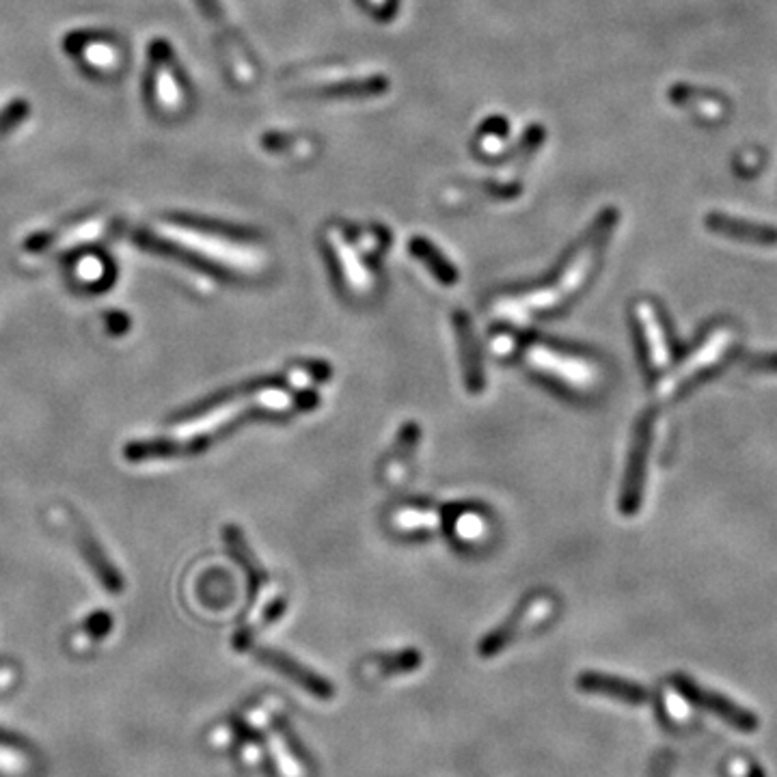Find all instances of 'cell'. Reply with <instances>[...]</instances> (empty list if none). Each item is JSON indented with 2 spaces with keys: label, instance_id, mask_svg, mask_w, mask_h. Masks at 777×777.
Returning <instances> with one entry per match:
<instances>
[{
  "label": "cell",
  "instance_id": "9",
  "mask_svg": "<svg viewBox=\"0 0 777 777\" xmlns=\"http://www.w3.org/2000/svg\"><path fill=\"white\" fill-rule=\"evenodd\" d=\"M74 540H76V547H78L80 555H83V560L89 564L93 575L98 577V581L104 585V590L111 592V594L124 592V577H121V572L111 562V557L106 555V551L102 549V544L95 540L89 527L76 521Z\"/></svg>",
  "mask_w": 777,
  "mask_h": 777
},
{
  "label": "cell",
  "instance_id": "12",
  "mask_svg": "<svg viewBox=\"0 0 777 777\" xmlns=\"http://www.w3.org/2000/svg\"><path fill=\"white\" fill-rule=\"evenodd\" d=\"M706 227L719 236L741 240L747 244H758V247H775L777 244V229L758 225L752 221H743V218L728 216V214H719V212L708 214Z\"/></svg>",
  "mask_w": 777,
  "mask_h": 777
},
{
  "label": "cell",
  "instance_id": "7",
  "mask_svg": "<svg viewBox=\"0 0 777 777\" xmlns=\"http://www.w3.org/2000/svg\"><path fill=\"white\" fill-rule=\"evenodd\" d=\"M674 685L683 691L687 698L693 702V706L704 708V711H711L719 719H724L726 724H730L734 730L752 734L758 730V719L754 713H749L747 708L739 706L736 702L728 700L726 695H719L711 689H702L700 685H695L693 680L685 676H676Z\"/></svg>",
  "mask_w": 777,
  "mask_h": 777
},
{
  "label": "cell",
  "instance_id": "14",
  "mask_svg": "<svg viewBox=\"0 0 777 777\" xmlns=\"http://www.w3.org/2000/svg\"><path fill=\"white\" fill-rule=\"evenodd\" d=\"M577 685L585 693L605 695V698L618 700V702L631 704V706H639V704L648 702V691L642 685L631 683V680H624V678L607 676L601 672H583L577 680Z\"/></svg>",
  "mask_w": 777,
  "mask_h": 777
},
{
  "label": "cell",
  "instance_id": "18",
  "mask_svg": "<svg viewBox=\"0 0 777 777\" xmlns=\"http://www.w3.org/2000/svg\"><path fill=\"white\" fill-rule=\"evenodd\" d=\"M348 240H344L342 236L337 234V231H331V249L335 251V257L339 266H342V272H344V279L348 283V288L352 292H367L372 288V275L367 272V268L361 264L359 255L354 253L350 249V244H346Z\"/></svg>",
  "mask_w": 777,
  "mask_h": 777
},
{
  "label": "cell",
  "instance_id": "10",
  "mask_svg": "<svg viewBox=\"0 0 777 777\" xmlns=\"http://www.w3.org/2000/svg\"><path fill=\"white\" fill-rule=\"evenodd\" d=\"M259 715H262V732H264V739L268 743L270 754H272V758H275L279 775L281 777H307L301 749L294 745V739H292V734L288 732V728L279 724V721H277V726L272 724V719H268L266 713H259Z\"/></svg>",
  "mask_w": 777,
  "mask_h": 777
},
{
  "label": "cell",
  "instance_id": "25",
  "mask_svg": "<svg viewBox=\"0 0 777 777\" xmlns=\"http://www.w3.org/2000/svg\"><path fill=\"white\" fill-rule=\"evenodd\" d=\"M374 665L380 676L408 674L421 665V654L417 650H406L400 654H391V657H385V659H376Z\"/></svg>",
  "mask_w": 777,
  "mask_h": 777
},
{
  "label": "cell",
  "instance_id": "8",
  "mask_svg": "<svg viewBox=\"0 0 777 777\" xmlns=\"http://www.w3.org/2000/svg\"><path fill=\"white\" fill-rule=\"evenodd\" d=\"M635 320L639 326V335H642V342H644L648 367L652 372L665 370V367L670 365L672 352H670V344H667L665 326L659 318V311L654 309L652 303L642 301L635 305Z\"/></svg>",
  "mask_w": 777,
  "mask_h": 777
},
{
  "label": "cell",
  "instance_id": "23",
  "mask_svg": "<svg viewBox=\"0 0 777 777\" xmlns=\"http://www.w3.org/2000/svg\"><path fill=\"white\" fill-rule=\"evenodd\" d=\"M225 538H227V544H229L231 553H234V555L238 557V562H240L244 568H247L249 577H251L255 583L262 585V583L266 581L264 570H262V566L257 564V560H255V557H253L251 549L247 547V542H244V538L240 536V531H238V529H234V527H229V529H227V536H225Z\"/></svg>",
  "mask_w": 777,
  "mask_h": 777
},
{
  "label": "cell",
  "instance_id": "4",
  "mask_svg": "<svg viewBox=\"0 0 777 777\" xmlns=\"http://www.w3.org/2000/svg\"><path fill=\"white\" fill-rule=\"evenodd\" d=\"M553 609H555V603H553L551 596H547V594L534 596L529 603H525L521 607V611H516L506 624L499 626V629H495L493 633L482 639L480 654L484 659L495 657L497 652L506 650L512 642H516V637L534 631L538 624H542L551 616Z\"/></svg>",
  "mask_w": 777,
  "mask_h": 777
},
{
  "label": "cell",
  "instance_id": "24",
  "mask_svg": "<svg viewBox=\"0 0 777 777\" xmlns=\"http://www.w3.org/2000/svg\"><path fill=\"white\" fill-rule=\"evenodd\" d=\"M663 706H665V713H667V717H670L672 724L685 726L691 721L693 702L676 685H672L670 689H665Z\"/></svg>",
  "mask_w": 777,
  "mask_h": 777
},
{
  "label": "cell",
  "instance_id": "16",
  "mask_svg": "<svg viewBox=\"0 0 777 777\" xmlns=\"http://www.w3.org/2000/svg\"><path fill=\"white\" fill-rule=\"evenodd\" d=\"M106 231V221L104 218H91V221H85V223H78L74 225L72 229H63V231H57V234H44V236H37L29 242V249L31 251H48V249H54V247H72V244H80L85 240H93L102 236Z\"/></svg>",
  "mask_w": 777,
  "mask_h": 777
},
{
  "label": "cell",
  "instance_id": "29",
  "mask_svg": "<svg viewBox=\"0 0 777 777\" xmlns=\"http://www.w3.org/2000/svg\"><path fill=\"white\" fill-rule=\"evenodd\" d=\"M102 262L98 257H87L80 262V275H83V279H100V272H102Z\"/></svg>",
  "mask_w": 777,
  "mask_h": 777
},
{
  "label": "cell",
  "instance_id": "6",
  "mask_svg": "<svg viewBox=\"0 0 777 777\" xmlns=\"http://www.w3.org/2000/svg\"><path fill=\"white\" fill-rule=\"evenodd\" d=\"M732 342H734V333L732 331L717 329L698 350L691 354V357L683 365L678 367L676 372H672L670 376L663 380V383L659 385V395H661V398H667V395L678 393L680 389H685L695 376H700L706 370H711V367L728 352Z\"/></svg>",
  "mask_w": 777,
  "mask_h": 777
},
{
  "label": "cell",
  "instance_id": "2",
  "mask_svg": "<svg viewBox=\"0 0 777 777\" xmlns=\"http://www.w3.org/2000/svg\"><path fill=\"white\" fill-rule=\"evenodd\" d=\"M167 238L193 253L199 262L218 272H257L264 264V253L251 244L229 236L227 231L203 227L193 221H169Z\"/></svg>",
  "mask_w": 777,
  "mask_h": 777
},
{
  "label": "cell",
  "instance_id": "21",
  "mask_svg": "<svg viewBox=\"0 0 777 777\" xmlns=\"http://www.w3.org/2000/svg\"><path fill=\"white\" fill-rule=\"evenodd\" d=\"M411 249H413L415 255L421 257V262L428 264V268L434 272L436 279L443 281L445 285H454L456 283L458 275H456L454 266L449 264L443 255H439V251L432 249L430 244H426L424 240H413Z\"/></svg>",
  "mask_w": 777,
  "mask_h": 777
},
{
  "label": "cell",
  "instance_id": "28",
  "mask_svg": "<svg viewBox=\"0 0 777 777\" xmlns=\"http://www.w3.org/2000/svg\"><path fill=\"white\" fill-rule=\"evenodd\" d=\"M672 769H674V756L661 754L657 760H654L650 777H672Z\"/></svg>",
  "mask_w": 777,
  "mask_h": 777
},
{
  "label": "cell",
  "instance_id": "22",
  "mask_svg": "<svg viewBox=\"0 0 777 777\" xmlns=\"http://www.w3.org/2000/svg\"><path fill=\"white\" fill-rule=\"evenodd\" d=\"M454 534H456L458 540L467 542V544L482 542L486 538V534H488L486 518L480 512H475V510L460 512L456 516V521H454Z\"/></svg>",
  "mask_w": 777,
  "mask_h": 777
},
{
  "label": "cell",
  "instance_id": "1",
  "mask_svg": "<svg viewBox=\"0 0 777 777\" xmlns=\"http://www.w3.org/2000/svg\"><path fill=\"white\" fill-rule=\"evenodd\" d=\"M613 223H616V214L613 212L605 214L590 231V238H585L581 247H577V251L572 253L568 264L560 270V275H557L555 281L542 285L538 290H531L523 296L510 298V301H506L501 307L503 313L512 318H521V316H529V313L555 309L557 305L568 301V298L585 283V279H588L596 257L601 253L609 231L613 229Z\"/></svg>",
  "mask_w": 777,
  "mask_h": 777
},
{
  "label": "cell",
  "instance_id": "27",
  "mask_svg": "<svg viewBox=\"0 0 777 777\" xmlns=\"http://www.w3.org/2000/svg\"><path fill=\"white\" fill-rule=\"evenodd\" d=\"M728 777H765L760 769H756L747 758L736 756L726 765Z\"/></svg>",
  "mask_w": 777,
  "mask_h": 777
},
{
  "label": "cell",
  "instance_id": "5",
  "mask_svg": "<svg viewBox=\"0 0 777 777\" xmlns=\"http://www.w3.org/2000/svg\"><path fill=\"white\" fill-rule=\"evenodd\" d=\"M650 441H652V417L648 415L637 424L629 462H626V473H624L622 493H620V512H624L626 516H633L639 508H642Z\"/></svg>",
  "mask_w": 777,
  "mask_h": 777
},
{
  "label": "cell",
  "instance_id": "11",
  "mask_svg": "<svg viewBox=\"0 0 777 777\" xmlns=\"http://www.w3.org/2000/svg\"><path fill=\"white\" fill-rule=\"evenodd\" d=\"M259 659H262L268 667H272V670H277L281 676L292 680L294 685L305 689L309 695H313V698L333 700L335 689L329 680H324L303 663L294 661L292 657H288V654H283L279 650H262L259 652Z\"/></svg>",
  "mask_w": 777,
  "mask_h": 777
},
{
  "label": "cell",
  "instance_id": "20",
  "mask_svg": "<svg viewBox=\"0 0 777 777\" xmlns=\"http://www.w3.org/2000/svg\"><path fill=\"white\" fill-rule=\"evenodd\" d=\"M393 525L400 531H430L441 525V514L430 508H402L393 514Z\"/></svg>",
  "mask_w": 777,
  "mask_h": 777
},
{
  "label": "cell",
  "instance_id": "3",
  "mask_svg": "<svg viewBox=\"0 0 777 777\" xmlns=\"http://www.w3.org/2000/svg\"><path fill=\"white\" fill-rule=\"evenodd\" d=\"M525 361L542 376L553 378L555 383L572 391H590L598 383L596 367L588 359L547 344H529L525 350Z\"/></svg>",
  "mask_w": 777,
  "mask_h": 777
},
{
  "label": "cell",
  "instance_id": "15",
  "mask_svg": "<svg viewBox=\"0 0 777 777\" xmlns=\"http://www.w3.org/2000/svg\"><path fill=\"white\" fill-rule=\"evenodd\" d=\"M454 326H456V337H458V346H460L462 370H465V385L471 393H480L486 385V378H484V367L480 361V348H477V339L473 333L471 320L462 311H456L454 313Z\"/></svg>",
  "mask_w": 777,
  "mask_h": 777
},
{
  "label": "cell",
  "instance_id": "19",
  "mask_svg": "<svg viewBox=\"0 0 777 777\" xmlns=\"http://www.w3.org/2000/svg\"><path fill=\"white\" fill-rule=\"evenodd\" d=\"M670 95H672L674 102H678V106L689 108V111H693L695 115L702 117V119L715 121V119L724 117V113H726L724 104H721L719 100L711 98V95H706V93L695 91V89L676 87V89L670 91Z\"/></svg>",
  "mask_w": 777,
  "mask_h": 777
},
{
  "label": "cell",
  "instance_id": "17",
  "mask_svg": "<svg viewBox=\"0 0 777 777\" xmlns=\"http://www.w3.org/2000/svg\"><path fill=\"white\" fill-rule=\"evenodd\" d=\"M67 50H72L78 54L93 70L108 72L119 63V52L115 44L108 42V39H87V37H67L65 42Z\"/></svg>",
  "mask_w": 777,
  "mask_h": 777
},
{
  "label": "cell",
  "instance_id": "26",
  "mask_svg": "<svg viewBox=\"0 0 777 777\" xmlns=\"http://www.w3.org/2000/svg\"><path fill=\"white\" fill-rule=\"evenodd\" d=\"M29 115V106L26 102H11L3 113H0V132H9L11 128H16L22 124V119Z\"/></svg>",
  "mask_w": 777,
  "mask_h": 777
},
{
  "label": "cell",
  "instance_id": "13",
  "mask_svg": "<svg viewBox=\"0 0 777 777\" xmlns=\"http://www.w3.org/2000/svg\"><path fill=\"white\" fill-rule=\"evenodd\" d=\"M154 63V98L165 111H175L182 106V87L177 83L175 65L165 42H154L149 52Z\"/></svg>",
  "mask_w": 777,
  "mask_h": 777
}]
</instances>
